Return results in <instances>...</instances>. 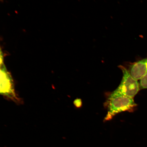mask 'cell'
I'll use <instances>...</instances> for the list:
<instances>
[{"instance_id": "1", "label": "cell", "mask_w": 147, "mask_h": 147, "mask_svg": "<svg viewBox=\"0 0 147 147\" xmlns=\"http://www.w3.org/2000/svg\"><path fill=\"white\" fill-rule=\"evenodd\" d=\"M137 106L133 98L115 90L110 93L104 103V106L107 110L104 122L111 120L116 115L122 112L133 111Z\"/></svg>"}, {"instance_id": "2", "label": "cell", "mask_w": 147, "mask_h": 147, "mask_svg": "<svg viewBox=\"0 0 147 147\" xmlns=\"http://www.w3.org/2000/svg\"><path fill=\"white\" fill-rule=\"evenodd\" d=\"M123 73L122 80L115 91L126 96L134 98L140 90L139 82L130 75L126 67L119 65Z\"/></svg>"}, {"instance_id": "3", "label": "cell", "mask_w": 147, "mask_h": 147, "mask_svg": "<svg viewBox=\"0 0 147 147\" xmlns=\"http://www.w3.org/2000/svg\"><path fill=\"white\" fill-rule=\"evenodd\" d=\"M0 94L16 98L13 81L5 65L0 68Z\"/></svg>"}, {"instance_id": "4", "label": "cell", "mask_w": 147, "mask_h": 147, "mask_svg": "<svg viewBox=\"0 0 147 147\" xmlns=\"http://www.w3.org/2000/svg\"><path fill=\"white\" fill-rule=\"evenodd\" d=\"M128 70L132 76L137 80H140L147 73V58L137 61L130 63Z\"/></svg>"}, {"instance_id": "5", "label": "cell", "mask_w": 147, "mask_h": 147, "mask_svg": "<svg viewBox=\"0 0 147 147\" xmlns=\"http://www.w3.org/2000/svg\"><path fill=\"white\" fill-rule=\"evenodd\" d=\"M139 84L140 90L147 89V73L140 80Z\"/></svg>"}, {"instance_id": "6", "label": "cell", "mask_w": 147, "mask_h": 147, "mask_svg": "<svg viewBox=\"0 0 147 147\" xmlns=\"http://www.w3.org/2000/svg\"><path fill=\"white\" fill-rule=\"evenodd\" d=\"M5 66L4 63V58L2 51L0 46V68Z\"/></svg>"}]
</instances>
